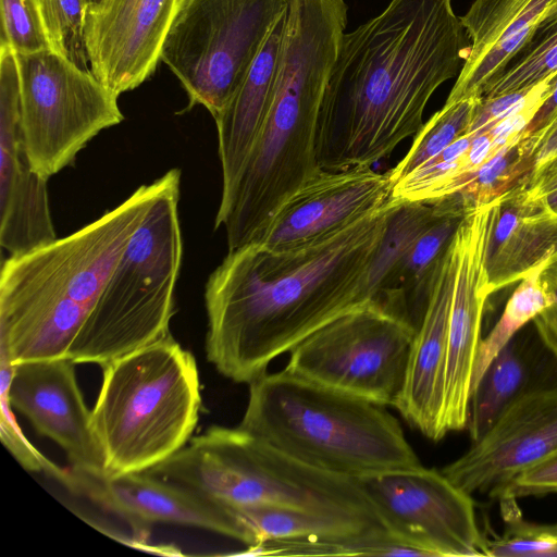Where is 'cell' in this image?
Listing matches in <instances>:
<instances>
[{
    "mask_svg": "<svg viewBox=\"0 0 557 557\" xmlns=\"http://www.w3.org/2000/svg\"><path fill=\"white\" fill-rule=\"evenodd\" d=\"M123 519L144 546L152 523L205 529L235 540V524L226 507L171 481L147 472L96 475L69 470L65 485Z\"/></svg>",
    "mask_w": 557,
    "mask_h": 557,
    "instance_id": "obj_16",
    "label": "cell"
},
{
    "mask_svg": "<svg viewBox=\"0 0 557 557\" xmlns=\"http://www.w3.org/2000/svg\"><path fill=\"white\" fill-rule=\"evenodd\" d=\"M540 361L517 335L496 355L470 394L466 428L472 442L481 438L520 396L544 385Z\"/></svg>",
    "mask_w": 557,
    "mask_h": 557,
    "instance_id": "obj_25",
    "label": "cell"
},
{
    "mask_svg": "<svg viewBox=\"0 0 557 557\" xmlns=\"http://www.w3.org/2000/svg\"><path fill=\"white\" fill-rule=\"evenodd\" d=\"M186 0H177V8H180ZM178 10V9H177Z\"/></svg>",
    "mask_w": 557,
    "mask_h": 557,
    "instance_id": "obj_45",
    "label": "cell"
},
{
    "mask_svg": "<svg viewBox=\"0 0 557 557\" xmlns=\"http://www.w3.org/2000/svg\"><path fill=\"white\" fill-rule=\"evenodd\" d=\"M387 224L371 262L367 295L372 299L414 239L426 230L443 210L441 199L431 202L394 199Z\"/></svg>",
    "mask_w": 557,
    "mask_h": 557,
    "instance_id": "obj_27",
    "label": "cell"
},
{
    "mask_svg": "<svg viewBox=\"0 0 557 557\" xmlns=\"http://www.w3.org/2000/svg\"><path fill=\"white\" fill-rule=\"evenodd\" d=\"M248 555L275 556H421L388 531L358 535L304 536L263 542Z\"/></svg>",
    "mask_w": 557,
    "mask_h": 557,
    "instance_id": "obj_28",
    "label": "cell"
},
{
    "mask_svg": "<svg viewBox=\"0 0 557 557\" xmlns=\"http://www.w3.org/2000/svg\"><path fill=\"white\" fill-rule=\"evenodd\" d=\"M0 12L1 45L17 54L51 49L40 0H0Z\"/></svg>",
    "mask_w": 557,
    "mask_h": 557,
    "instance_id": "obj_34",
    "label": "cell"
},
{
    "mask_svg": "<svg viewBox=\"0 0 557 557\" xmlns=\"http://www.w3.org/2000/svg\"><path fill=\"white\" fill-rule=\"evenodd\" d=\"M457 271L455 235L442 257L411 348L406 382L395 404L409 425L432 441L442 440L449 314Z\"/></svg>",
    "mask_w": 557,
    "mask_h": 557,
    "instance_id": "obj_20",
    "label": "cell"
},
{
    "mask_svg": "<svg viewBox=\"0 0 557 557\" xmlns=\"http://www.w3.org/2000/svg\"><path fill=\"white\" fill-rule=\"evenodd\" d=\"M493 203V202H492ZM492 203L466 214L455 233L457 271L445 367V432L466 429L473 367L481 337L486 286L484 255Z\"/></svg>",
    "mask_w": 557,
    "mask_h": 557,
    "instance_id": "obj_17",
    "label": "cell"
},
{
    "mask_svg": "<svg viewBox=\"0 0 557 557\" xmlns=\"http://www.w3.org/2000/svg\"><path fill=\"white\" fill-rule=\"evenodd\" d=\"M536 140L537 136L523 134L475 172L454 181L446 196L457 194L468 212L494 202L530 176L534 169Z\"/></svg>",
    "mask_w": 557,
    "mask_h": 557,
    "instance_id": "obj_26",
    "label": "cell"
},
{
    "mask_svg": "<svg viewBox=\"0 0 557 557\" xmlns=\"http://www.w3.org/2000/svg\"><path fill=\"white\" fill-rule=\"evenodd\" d=\"M478 100L479 98H468L445 103L423 123L407 154L388 172L392 188L467 134Z\"/></svg>",
    "mask_w": 557,
    "mask_h": 557,
    "instance_id": "obj_29",
    "label": "cell"
},
{
    "mask_svg": "<svg viewBox=\"0 0 557 557\" xmlns=\"http://www.w3.org/2000/svg\"><path fill=\"white\" fill-rule=\"evenodd\" d=\"M540 87L532 91L512 92L491 98H479L467 134L491 127L498 121L505 119L507 115L528 102Z\"/></svg>",
    "mask_w": 557,
    "mask_h": 557,
    "instance_id": "obj_38",
    "label": "cell"
},
{
    "mask_svg": "<svg viewBox=\"0 0 557 557\" xmlns=\"http://www.w3.org/2000/svg\"><path fill=\"white\" fill-rule=\"evenodd\" d=\"M557 453V381L516 399L475 442L441 471L472 495L498 498L519 474Z\"/></svg>",
    "mask_w": 557,
    "mask_h": 557,
    "instance_id": "obj_13",
    "label": "cell"
},
{
    "mask_svg": "<svg viewBox=\"0 0 557 557\" xmlns=\"http://www.w3.org/2000/svg\"><path fill=\"white\" fill-rule=\"evenodd\" d=\"M357 481L386 530L421 556H486L471 495L442 471L421 466Z\"/></svg>",
    "mask_w": 557,
    "mask_h": 557,
    "instance_id": "obj_12",
    "label": "cell"
},
{
    "mask_svg": "<svg viewBox=\"0 0 557 557\" xmlns=\"http://www.w3.org/2000/svg\"><path fill=\"white\" fill-rule=\"evenodd\" d=\"M16 55L24 148L33 170L48 181L124 115L117 97L91 71L51 49Z\"/></svg>",
    "mask_w": 557,
    "mask_h": 557,
    "instance_id": "obj_11",
    "label": "cell"
},
{
    "mask_svg": "<svg viewBox=\"0 0 557 557\" xmlns=\"http://www.w3.org/2000/svg\"><path fill=\"white\" fill-rule=\"evenodd\" d=\"M288 0H186L164 39L161 61L213 119L224 109L285 13Z\"/></svg>",
    "mask_w": 557,
    "mask_h": 557,
    "instance_id": "obj_9",
    "label": "cell"
},
{
    "mask_svg": "<svg viewBox=\"0 0 557 557\" xmlns=\"http://www.w3.org/2000/svg\"><path fill=\"white\" fill-rule=\"evenodd\" d=\"M285 20L286 11L276 22L233 97L214 117L222 168V194L215 230L222 226L228 213L271 102Z\"/></svg>",
    "mask_w": 557,
    "mask_h": 557,
    "instance_id": "obj_23",
    "label": "cell"
},
{
    "mask_svg": "<svg viewBox=\"0 0 557 557\" xmlns=\"http://www.w3.org/2000/svg\"><path fill=\"white\" fill-rule=\"evenodd\" d=\"M75 362L66 357L14 366L8 396L42 436L66 454L71 469L106 475L104 460L91 425V410L79 389Z\"/></svg>",
    "mask_w": 557,
    "mask_h": 557,
    "instance_id": "obj_18",
    "label": "cell"
},
{
    "mask_svg": "<svg viewBox=\"0 0 557 557\" xmlns=\"http://www.w3.org/2000/svg\"><path fill=\"white\" fill-rule=\"evenodd\" d=\"M145 472L225 507L274 505L383 525L357 480L300 463L238 426H212Z\"/></svg>",
    "mask_w": 557,
    "mask_h": 557,
    "instance_id": "obj_7",
    "label": "cell"
},
{
    "mask_svg": "<svg viewBox=\"0 0 557 557\" xmlns=\"http://www.w3.org/2000/svg\"><path fill=\"white\" fill-rule=\"evenodd\" d=\"M542 267L520 281L509 297L500 318L487 336L481 339L473 367L470 394L496 355L525 324L533 321L552 304L540 280Z\"/></svg>",
    "mask_w": 557,
    "mask_h": 557,
    "instance_id": "obj_30",
    "label": "cell"
},
{
    "mask_svg": "<svg viewBox=\"0 0 557 557\" xmlns=\"http://www.w3.org/2000/svg\"><path fill=\"white\" fill-rule=\"evenodd\" d=\"M556 10L557 0H474L460 17L470 45L445 103L483 97Z\"/></svg>",
    "mask_w": 557,
    "mask_h": 557,
    "instance_id": "obj_21",
    "label": "cell"
},
{
    "mask_svg": "<svg viewBox=\"0 0 557 557\" xmlns=\"http://www.w3.org/2000/svg\"><path fill=\"white\" fill-rule=\"evenodd\" d=\"M51 49L91 71L85 38V0H40Z\"/></svg>",
    "mask_w": 557,
    "mask_h": 557,
    "instance_id": "obj_32",
    "label": "cell"
},
{
    "mask_svg": "<svg viewBox=\"0 0 557 557\" xmlns=\"http://www.w3.org/2000/svg\"><path fill=\"white\" fill-rule=\"evenodd\" d=\"M527 180L492 203L484 255L490 295L557 253V215L543 197L530 195Z\"/></svg>",
    "mask_w": 557,
    "mask_h": 557,
    "instance_id": "obj_22",
    "label": "cell"
},
{
    "mask_svg": "<svg viewBox=\"0 0 557 557\" xmlns=\"http://www.w3.org/2000/svg\"><path fill=\"white\" fill-rule=\"evenodd\" d=\"M177 0H103L86 10L91 73L116 97L149 78L177 12Z\"/></svg>",
    "mask_w": 557,
    "mask_h": 557,
    "instance_id": "obj_15",
    "label": "cell"
},
{
    "mask_svg": "<svg viewBox=\"0 0 557 557\" xmlns=\"http://www.w3.org/2000/svg\"><path fill=\"white\" fill-rule=\"evenodd\" d=\"M546 206L557 215V189L543 197Z\"/></svg>",
    "mask_w": 557,
    "mask_h": 557,
    "instance_id": "obj_42",
    "label": "cell"
},
{
    "mask_svg": "<svg viewBox=\"0 0 557 557\" xmlns=\"http://www.w3.org/2000/svg\"><path fill=\"white\" fill-rule=\"evenodd\" d=\"M469 45L451 0H391L345 33L318 117L320 168H371L416 135L434 91L460 73Z\"/></svg>",
    "mask_w": 557,
    "mask_h": 557,
    "instance_id": "obj_2",
    "label": "cell"
},
{
    "mask_svg": "<svg viewBox=\"0 0 557 557\" xmlns=\"http://www.w3.org/2000/svg\"><path fill=\"white\" fill-rule=\"evenodd\" d=\"M102 369L91 425L106 475L145 472L186 445L201 406L199 373L172 335Z\"/></svg>",
    "mask_w": 557,
    "mask_h": 557,
    "instance_id": "obj_6",
    "label": "cell"
},
{
    "mask_svg": "<svg viewBox=\"0 0 557 557\" xmlns=\"http://www.w3.org/2000/svg\"><path fill=\"white\" fill-rule=\"evenodd\" d=\"M507 522L502 535L485 539V555L492 557H557V534L548 524L524 521L521 516Z\"/></svg>",
    "mask_w": 557,
    "mask_h": 557,
    "instance_id": "obj_35",
    "label": "cell"
},
{
    "mask_svg": "<svg viewBox=\"0 0 557 557\" xmlns=\"http://www.w3.org/2000/svg\"><path fill=\"white\" fill-rule=\"evenodd\" d=\"M0 436L3 445L24 469L33 472L46 473L64 485L69 478V470L58 467L39 453L23 434L14 418L8 396L14 366L2 351H0Z\"/></svg>",
    "mask_w": 557,
    "mask_h": 557,
    "instance_id": "obj_33",
    "label": "cell"
},
{
    "mask_svg": "<svg viewBox=\"0 0 557 557\" xmlns=\"http://www.w3.org/2000/svg\"><path fill=\"white\" fill-rule=\"evenodd\" d=\"M394 201L295 246L228 250L205 288L206 352L216 370L250 384L272 360L369 300V269Z\"/></svg>",
    "mask_w": 557,
    "mask_h": 557,
    "instance_id": "obj_1",
    "label": "cell"
},
{
    "mask_svg": "<svg viewBox=\"0 0 557 557\" xmlns=\"http://www.w3.org/2000/svg\"><path fill=\"white\" fill-rule=\"evenodd\" d=\"M443 210L412 243L372 298L405 315L418 329L437 265L461 221L469 213L457 195L440 198Z\"/></svg>",
    "mask_w": 557,
    "mask_h": 557,
    "instance_id": "obj_24",
    "label": "cell"
},
{
    "mask_svg": "<svg viewBox=\"0 0 557 557\" xmlns=\"http://www.w3.org/2000/svg\"><path fill=\"white\" fill-rule=\"evenodd\" d=\"M238 428L300 463L349 479L422 466L386 406L286 370L249 384Z\"/></svg>",
    "mask_w": 557,
    "mask_h": 557,
    "instance_id": "obj_5",
    "label": "cell"
},
{
    "mask_svg": "<svg viewBox=\"0 0 557 557\" xmlns=\"http://www.w3.org/2000/svg\"><path fill=\"white\" fill-rule=\"evenodd\" d=\"M548 528L555 533L557 534V523H554V524H548Z\"/></svg>",
    "mask_w": 557,
    "mask_h": 557,
    "instance_id": "obj_44",
    "label": "cell"
},
{
    "mask_svg": "<svg viewBox=\"0 0 557 557\" xmlns=\"http://www.w3.org/2000/svg\"><path fill=\"white\" fill-rule=\"evenodd\" d=\"M391 198L388 173L371 168L321 170L286 199L253 243L270 249L295 246L332 233Z\"/></svg>",
    "mask_w": 557,
    "mask_h": 557,
    "instance_id": "obj_19",
    "label": "cell"
},
{
    "mask_svg": "<svg viewBox=\"0 0 557 557\" xmlns=\"http://www.w3.org/2000/svg\"><path fill=\"white\" fill-rule=\"evenodd\" d=\"M557 119V73L548 81V91L524 129L525 136H537Z\"/></svg>",
    "mask_w": 557,
    "mask_h": 557,
    "instance_id": "obj_39",
    "label": "cell"
},
{
    "mask_svg": "<svg viewBox=\"0 0 557 557\" xmlns=\"http://www.w3.org/2000/svg\"><path fill=\"white\" fill-rule=\"evenodd\" d=\"M557 157V119L540 135L534 149V169Z\"/></svg>",
    "mask_w": 557,
    "mask_h": 557,
    "instance_id": "obj_41",
    "label": "cell"
},
{
    "mask_svg": "<svg viewBox=\"0 0 557 557\" xmlns=\"http://www.w3.org/2000/svg\"><path fill=\"white\" fill-rule=\"evenodd\" d=\"M103 0H85L87 10L95 9L101 4Z\"/></svg>",
    "mask_w": 557,
    "mask_h": 557,
    "instance_id": "obj_43",
    "label": "cell"
},
{
    "mask_svg": "<svg viewBox=\"0 0 557 557\" xmlns=\"http://www.w3.org/2000/svg\"><path fill=\"white\" fill-rule=\"evenodd\" d=\"M65 357L101 367L171 335L183 259L181 172L172 169Z\"/></svg>",
    "mask_w": 557,
    "mask_h": 557,
    "instance_id": "obj_8",
    "label": "cell"
},
{
    "mask_svg": "<svg viewBox=\"0 0 557 557\" xmlns=\"http://www.w3.org/2000/svg\"><path fill=\"white\" fill-rule=\"evenodd\" d=\"M540 280L552 304L533 319V323L540 341L557 361V253L541 268Z\"/></svg>",
    "mask_w": 557,
    "mask_h": 557,
    "instance_id": "obj_37",
    "label": "cell"
},
{
    "mask_svg": "<svg viewBox=\"0 0 557 557\" xmlns=\"http://www.w3.org/2000/svg\"><path fill=\"white\" fill-rule=\"evenodd\" d=\"M55 239L47 180L33 170L24 148L17 55L0 45V244L20 256Z\"/></svg>",
    "mask_w": 557,
    "mask_h": 557,
    "instance_id": "obj_14",
    "label": "cell"
},
{
    "mask_svg": "<svg viewBox=\"0 0 557 557\" xmlns=\"http://www.w3.org/2000/svg\"><path fill=\"white\" fill-rule=\"evenodd\" d=\"M416 333L405 315L369 299L299 343L284 370L394 407L406 382Z\"/></svg>",
    "mask_w": 557,
    "mask_h": 557,
    "instance_id": "obj_10",
    "label": "cell"
},
{
    "mask_svg": "<svg viewBox=\"0 0 557 557\" xmlns=\"http://www.w3.org/2000/svg\"><path fill=\"white\" fill-rule=\"evenodd\" d=\"M345 0H288L271 102L222 226L228 250L256 242L322 169L318 117L347 26Z\"/></svg>",
    "mask_w": 557,
    "mask_h": 557,
    "instance_id": "obj_3",
    "label": "cell"
},
{
    "mask_svg": "<svg viewBox=\"0 0 557 557\" xmlns=\"http://www.w3.org/2000/svg\"><path fill=\"white\" fill-rule=\"evenodd\" d=\"M557 73V10L539 27L481 98L532 91Z\"/></svg>",
    "mask_w": 557,
    "mask_h": 557,
    "instance_id": "obj_31",
    "label": "cell"
},
{
    "mask_svg": "<svg viewBox=\"0 0 557 557\" xmlns=\"http://www.w3.org/2000/svg\"><path fill=\"white\" fill-rule=\"evenodd\" d=\"M548 493H557V453L516 476L498 499H517Z\"/></svg>",
    "mask_w": 557,
    "mask_h": 557,
    "instance_id": "obj_36",
    "label": "cell"
},
{
    "mask_svg": "<svg viewBox=\"0 0 557 557\" xmlns=\"http://www.w3.org/2000/svg\"><path fill=\"white\" fill-rule=\"evenodd\" d=\"M164 183L141 185L71 235L2 263L0 351L12 364L65 357Z\"/></svg>",
    "mask_w": 557,
    "mask_h": 557,
    "instance_id": "obj_4",
    "label": "cell"
},
{
    "mask_svg": "<svg viewBox=\"0 0 557 557\" xmlns=\"http://www.w3.org/2000/svg\"><path fill=\"white\" fill-rule=\"evenodd\" d=\"M527 188L533 197H544L557 189V157L532 171Z\"/></svg>",
    "mask_w": 557,
    "mask_h": 557,
    "instance_id": "obj_40",
    "label": "cell"
}]
</instances>
